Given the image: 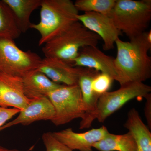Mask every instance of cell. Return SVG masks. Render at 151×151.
<instances>
[{
	"mask_svg": "<svg viewBox=\"0 0 151 151\" xmlns=\"http://www.w3.org/2000/svg\"><path fill=\"white\" fill-rule=\"evenodd\" d=\"M22 78L25 95L29 100L47 97L50 92L62 85L53 82L37 69L27 73Z\"/></svg>",
	"mask_w": 151,
	"mask_h": 151,
	"instance_id": "cell-14",
	"label": "cell"
},
{
	"mask_svg": "<svg viewBox=\"0 0 151 151\" xmlns=\"http://www.w3.org/2000/svg\"><path fill=\"white\" fill-rule=\"evenodd\" d=\"M77 18L86 29L103 40L104 50H109L114 48L116 41L122 33L116 28L110 17L90 12L78 14Z\"/></svg>",
	"mask_w": 151,
	"mask_h": 151,
	"instance_id": "cell-9",
	"label": "cell"
},
{
	"mask_svg": "<svg viewBox=\"0 0 151 151\" xmlns=\"http://www.w3.org/2000/svg\"><path fill=\"white\" fill-rule=\"evenodd\" d=\"M47 97L54 108V116L50 122L55 126L64 125L74 119L84 118L85 107L78 84H62L50 92Z\"/></svg>",
	"mask_w": 151,
	"mask_h": 151,
	"instance_id": "cell-6",
	"label": "cell"
},
{
	"mask_svg": "<svg viewBox=\"0 0 151 151\" xmlns=\"http://www.w3.org/2000/svg\"><path fill=\"white\" fill-rule=\"evenodd\" d=\"M99 151H137V146L130 132L122 135L108 133L92 147Z\"/></svg>",
	"mask_w": 151,
	"mask_h": 151,
	"instance_id": "cell-18",
	"label": "cell"
},
{
	"mask_svg": "<svg viewBox=\"0 0 151 151\" xmlns=\"http://www.w3.org/2000/svg\"><path fill=\"white\" fill-rule=\"evenodd\" d=\"M78 12L70 0H42L40 21L31 27L40 34L39 46L43 45L78 21Z\"/></svg>",
	"mask_w": 151,
	"mask_h": 151,
	"instance_id": "cell-3",
	"label": "cell"
},
{
	"mask_svg": "<svg viewBox=\"0 0 151 151\" xmlns=\"http://www.w3.org/2000/svg\"><path fill=\"white\" fill-rule=\"evenodd\" d=\"M114 59L105 54L97 46H86L80 50L78 56L73 60L70 65L74 67L91 68L107 73L120 84L121 79Z\"/></svg>",
	"mask_w": 151,
	"mask_h": 151,
	"instance_id": "cell-8",
	"label": "cell"
},
{
	"mask_svg": "<svg viewBox=\"0 0 151 151\" xmlns=\"http://www.w3.org/2000/svg\"><path fill=\"white\" fill-rule=\"evenodd\" d=\"M124 127L133 136L137 146V151H151V132L135 108H132L128 113Z\"/></svg>",
	"mask_w": 151,
	"mask_h": 151,
	"instance_id": "cell-15",
	"label": "cell"
},
{
	"mask_svg": "<svg viewBox=\"0 0 151 151\" xmlns=\"http://www.w3.org/2000/svg\"><path fill=\"white\" fill-rule=\"evenodd\" d=\"M146 99L145 106V115L149 128L151 127V95L149 94L145 97Z\"/></svg>",
	"mask_w": 151,
	"mask_h": 151,
	"instance_id": "cell-24",
	"label": "cell"
},
{
	"mask_svg": "<svg viewBox=\"0 0 151 151\" xmlns=\"http://www.w3.org/2000/svg\"><path fill=\"white\" fill-rule=\"evenodd\" d=\"M100 37L77 21L43 45L45 57L55 58L70 64L77 57L81 48L97 46Z\"/></svg>",
	"mask_w": 151,
	"mask_h": 151,
	"instance_id": "cell-2",
	"label": "cell"
},
{
	"mask_svg": "<svg viewBox=\"0 0 151 151\" xmlns=\"http://www.w3.org/2000/svg\"><path fill=\"white\" fill-rule=\"evenodd\" d=\"M108 133L107 127L103 126L83 133H76L69 128L52 134L57 140L72 150L93 151L94 144L103 139Z\"/></svg>",
	"mask_w": 151,
	"mask_h": 151,
	"instance_id": "cell-10",
	"label": "cell"
},
{
	"mask_svg": "<svg viewBox=\"0 0 151 151\" xmlns=\"http://www.w3.org/2000/svg\"><path fill=\"white\" fill-rule=\"evenodd\" d=\"M83 68L74 67L55 58L45 57L42 59L37 70L57 84L73 85L78 84V78Z\"/></svg>",
	"mask_w": 151,
	"mask_h": 151,
	"instance_id": "cell-11",
	"label": "cell"
},
{
	"mask_svg": "<svg viewBox=\"0 0 151 151\" xmlns=\"http://www.w3.org/2000/svg\"><path fill=\"white\" fill-rule=\"evenodd\" d=\"M151 87L143 82H133L121 86L119 89L108 92L99 97L96 110L81 119L80 129H88L95 119L103 123L127 102L137 97H145L150 94Z\"/></svg>",
	"mask_w": 151,
	"mask_h": 151,
	"instance_id": "cell-5",
	"label": "cell"
},
{
	"mask_svg": "<svg viewBox=\"0 0 151 151\" xmlns=\"http://www.w3.org/2000/svg\"><path fill=\"white\" fill-rule=\"evenodd\" d=\"M117 56L114 59L122 86L133 82H143L151 76V31L130 40L116 41Z\"/></svg>",
	"mask_w": 151,
	"mask_h": 151,
	"instance_id": "cell-1",
	"label": "cell"
},
{
	"mask_svg": "<svg viewBox=\"0 0 151 151\" xmlns=\"http://www.w3.org/2000/svg\"><path fill=\"white\" fill-rule=\"evenodd\" d=\"M116 0H76L74 3L77 10L98 13L110 16Z\"/></svg>",
	"mask_w": 151,
	"mask_h": 151,
	"instance_id": "cell-20",
	"label": "cell"
},
{
	"mask_svg": "<svg viewBox=\"0 0 151 151\" xmlns=\"http://www.w3.org/2000/svg\"><path fill=\"white\" fill-rule=\"evenodd\" d=\"M42 139L46 151H74L57 140L51 132L43 133Z\"/></svg>",
	"mask_w": 151,
	"mask_h": 151,
	"instance_id": "cell-22",
	"label": "cell"
},
{
	"mask_svg": "<svg viewBox=\"0 0 151 151\" xmlns=\"http://www.w3.org/2000/svg\"><path fill=\"white\" fill-rule=\"evenodd\" d=\"M42 59L35 52L22 50L14 40L0 38V72L22 77L37 69Z\"/></svg>",
	"mask_w": 151,
	"mask_h": 151,
	"instance_id": "cell-7",
	"label": "cell"
},
{
	"mask_svg": "<svg viewBox=\"0 0 151 151\" xmlns=\"http://www.w3.org/2000/svg\"><path fill=\"white\" fill-rule=\"evenodd\" d=\"M110 17L130 40L146 32L151 20V0H116Z\"/></svg>",
	"mask_w": 151,
	"mask_h": 151,
	"instance_id": "cell-4",
	"label": "cell"
},
{
	"mask_svg": "<svg viewBox=\"0 0 151 151\" xmlns=\"http://www.w3.org/2000/svg\"><path fill=\"white\" fill-rule=\"evenodd\" d=\"M21 110L14 108H6L0 107V128L6 122L20 112Z\"/></svg>",
	"mask_w": 151,
	"mask_h": 151,
	"instance_id": "cell-23",
	"label": "cell"
},
{
	"mask_svg": "<svg viewBox=\"0 0 151 151\" xmlns=\"http://www.w3.org/2000/svg\"><path fill=\"white\" fill-rule=\"evenodd\" d=\"M55 115L53 105L47 97L30 100L28 105L18 116L0 128V131L17 125L28 126L40 121H51Z\"/></svg>",
	"mask_w": 151,
	"mask_h": 151,
	"instance_id": "cell-12",
	"label": "cell"
},
{
	"mask_svg": "<svg viewBox=\"0 0 151 151\" xmlns=\"http://www.w3.org/2000/svg\"><path fill=\"white\" fill-rule=\"evenodd\" d=\"M99 72L94 69L84 68L78 78V85L81 90L85 109V114L83 119L96 110L100 97L92 90V82L93 78Z\"/></svg>",
	"mask_w": 151,
	"mask_h": 151,
	"instance_id": "cell-17",
	"label": "cell"
},
{
	"mask_svg": "<svg viewBox=\"0 0 151 151\" xmlns=\"http://www.w3.org/2000/svg\"><path fill=\"white\" fill-rule=\"evenodd\" d=\"M13 14L19 29L22 33L26 32L32 24L30 21L34 11L40 7L42 0H3Z\"/></svg>",
	"mask_w": 151,
	"mask_h": 151,
	"instance_id": "cell-16",
	"label": "cell"
},
{
	"mask_svg": "<svg viewBox=\"0 0 151 151\" xmlns=\"http://www.w3.org/2000/svg\"><path fill=\"white\" fill-rule=\"evenodd\" d=\"M21 34L9 7L3 0L0 1V38L14 40Z\"/></svg>",
	"mask_w": 151,
	"mask_h": 151,
	"instance_id": "cell-19",
	"label": "cell"
},
{
	"mask_svg": "<svg viewBox=\"0 0 151 151\" xmlns=\"http://www.w3.org/2000/svg\"><path fill=\"white\" fill-rule=\"evenodd\" d=\"M0 151H20L17 149H11L7 148L0 146Z\"/></svg>",
	"mask_w": 151,
	"mask_h": 151,
	"instance_id": "cell-25",
	"label": "cell"
},
{
	"mask_svg": "<svg viewBox=\"0 0 151 151\" xmlns=\"http://www.w3.org/2000/svg\"><path fill=\"white\" fill-rule=\"evenodd\" d=\"M113 80V78L107 73L99 72L92 80V90L95 94L100 97L108 92Z\"/></svg>",
	"mask_w": 151,
	"mask_h": 151,
	"instance_id": "cell-21",
	"label": "cell"
},
{
	"mask_svg": "<svg viewBox=\"0 0 151 151\" xmlns=\"http://www.w3.org/2000/svg\"><path fill=\"white\" fill-rule=\"evenodd\" d=\"M30 101L25 95L22 77L0 72V107L21 111Z\"/></svg>",
	"mask_w": 151,
	"mask_h": 151,
	"instance_id": "cell-13",
	"label": "cell"
}]
</instances>
